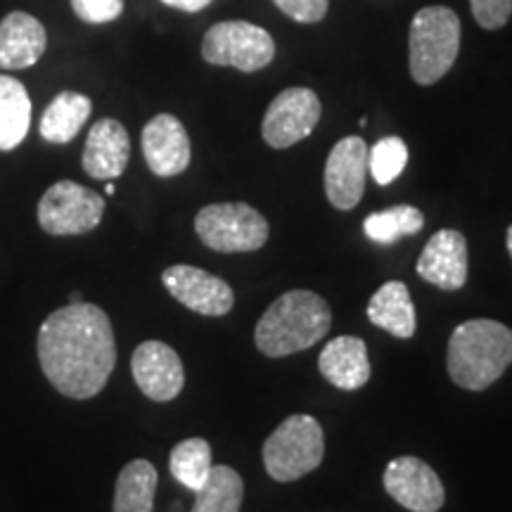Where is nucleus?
Listing matches in <instances>:
<instances>
[{
  "mask_svg": "<svg viewBox=\"0 0 512 512\" xmlns=\"http://www.w3.org/2000/svg\"><path fill=\"white\" fill-rule=\"evenodd\" d=\"M38 363L69 399H93L117 366L112 320L100 306L79 302L55 309L38 328Z\"/></svg>",
  "mask_w": 512,
  "mask_h": 512,
  "instance_id": "f257e3e1",
  "label": "nucleus"
},
{
  "mask_svg": "<svg viewBox=\"0 0 512 512\" xmlns=\"http://www.w3.org/2000/svg\"><path fill=\"white\" fill-rule=\"evenodd\" d=\"M512 363V330L491 318L460 323L448 339L446 366L451 380L467 392H484Z\"/></svg>",
  "mask_w": 512,
  "mask_h": 512,
  "instance_id": "f03ea898",
  "label": "nucleus"
},
{
  "mask_svg": "<svg viewBox=\"0 0 512 512\" xmlns=\"http://www.w3.org/2000/svg\"><path fill=\"white\" fill-rule=\"evenodd\" d=\"M332 323L330 306L311 290L280 294L259 318L254 342L268 358H283L311 349L328 335Z\"/></svg>",
  "mask_w": 512,
  "mask_h": 512,
  "instance_id": "7ed1b4c3",
  "label": "nucleus"
},
{
  "mask_svg": "<svg viewBox=\"0 0 512 512\" xmlns=\"http://www.w3.org/2000/svg\"><path fill=\"white\" fill-rule=\"evenodd\" d=\"M460 19L446 5H430L413 17L408 31V64L418 86L444 79L460 53Z\"/></svg>",
  "mask_w": 512,
  "mask_h": 512,
  "instance_id": "20e7f679",
  "label": "nucleus"
},
{
  "mask_svg": "<svg viewBox=\"0 0 512 512\" xmlns=\"http://www.w3.org/2000/svg\"><path fill=\"white\" fill-rule=\"evenodd\" d=\"M325 456L323 427L311 415H290L264 441V467L275 482H297Z\"/></svg>",
  "mask_w": 512,
  "mask_h": 512,
  "instance_id": "39448f33",
  "label": "nucleus"
},
{
  "mask_svg": "<svg viewBox=\"0 0 512 512\" xmlns=\"http://www.w3.org/2000/svg\"><path fill=\"white\" fill-rule=\"evenodd\" d=\"M195 233L204 247L223 254L256 252L266 245L268 221L245 202L207 204L195 216Z\"/></svg>",
  "mask_w": 512,
  "mask_h": 512,
  "instance_id": "423d86ee",
  "label": "nucleus"
},
{
  "mask_svg": "<svg viewBox=\"0 0 512 512\" xmlns=\"http://www.w3.org/2000/svg\"><path fill=\"white\" fill-rule=\"evenodd\" d=\"M202 57L214 67H233L238 72L254 74L273 62L275 41L256 24L230 19L214 24L204 34Z\"/></svg>",
  "mask_w": 512,
  "mask_h": 512,
  "instance_id": "0eeeda50",
  "label": "nucleus"
},
{
  "mask_svg": "<svg viewBox=\"0 0 512 512\" xmlns=\"http://www.w3.org/2000/svg\"><path fill=\"white\" fill-rule=\"evenodd\" d=\"M38 226L48 235H86L100 226L105 197L74 181H57L38 202Z\"/></svg>",
  "mask_w": 512,
  "mask_h": 512,
  "instance_id": "6e6552de",
  "label": "nucleus"
},
{
  "mask_svg": "<svg viewBox=\"0 0 512 512\" xmlns=\"http://www.w3.org/2000/svg\"><path fill=\"white\" fill-rule=\"evenodd\" d=\"M320 112L323 107L311 88H287L268 105L261 136L273 150H285L311 136L320 121Z\"/></svg>",
  "mask_w": 512,
  "mask_h": 512,
  "instance_id": "1a4fd4ad",
  "label": "nucleus"
},
{
  "mask_svg": "<svg viewBox=\"0 0 512 512\" xmlns=\"http://www.w3.org/2000/svg\"><path fill=\"white\" fill-rule=\"evenodd\" d=\"M384 491L401 508L411 512H439L444 508L446 489L437 472L425 460L413 456L394 458L384 467Z\"/></svg>",
  "mask_w": 512,
  "mask_h": 512,
  "instance_id": "9d476101",
  "label": "nucleus"
},
{
  "mask_svg": "<svg viewBox=\"0 0 512 512\" xmlns=\"http://www.w3.org/2000/svg\"><path fill=\"white\" fill-rule=\"evenodd\" d=\"M162 283L176 302L200 316L219 318L233 311L235 294L226 280L219 275L202 271L197 266L176 264L162 273Z\"/></svg>",
  "mask_w": 512,
  "mask_h": 512,
  "instance_id": "9b49d317",
  "label": "nucleus"
},
{
  "mask_svg": "<svg viewBox=\"0 0 512 512\" xmlns=\"http://www.w3.org/2000/svg\"><path fill=\"white\" fill-rule=\"evenodd\" d=\"M368 145L358 136H347L332 147L325 162V195L339 211H351L366 192Z\"/></svg>",
  "mask_w": 512,
  "mask_h": 512,
  "instance_id": "f8f14e48",
  "label": "nucleus"
},
{
  "mask_svg": "<svg viewBox=\"0 0 512 512\" xmlns=\"http://www.w3.org/2000/svg\"><path fill=\"white\" fill-rule=\"evenodd\" d=\"M131 373L147 399L166 403L183 392L185 370L181 356L159 339L138 344L131 358Z\"/></svg>",
  "mask_w": 512,
  "mask_h": 512,
  "instance_id": "ddd939ff",
  "label": "nucleus"
},
{
  "mask_svg": "<svg viewBox=\"0 0 512 512\" xmlns=\"http://www.w3.org/2000/svg\"><path fill=\"white\" fill-rule=\"evenodd\" d=\"M140 143L147 169L159 178L178 176L190 166V136L174 114H157L147 121Z\"/></svg>",
  "mask_w": 512,
  "mask_h": 512,
  "instance_id": "4468645a",
  "label": "nucleus"
},
{
  "mask_svg": "<svg viewBox=\"0 0 512 512\" xmlns=\"http://www.w3.org/2000/svg\"><path fill=\"white\" fill-rule=\"evenodd\" d=\"M418 275L439 290L453 292L467 283V240L458 230L434 233L418 259Z\"/></svg>",
  "mask_w": 512,
  "mask_h": 512,
  "instance_id": "2eb2a0df",
  "label": "nucleus"
},
{
  "mask_svg": "<svg viewBox=\"0 0 512 512\" xmlns=\"http://www.w3.org/2000/svg\"><path fill=\"white\" fill-rule=\"evenodd\" d=\"M131 159V138L117 119L95 121L83 147V171L95 181H114L126 171Z\"/></svg>",
  "mask_w": 512,
  "mask_h": 512,
  "instance_id": "dca6fc26",
  "label": "nucleus"
},
{
  "mask_svg": "<svg viewBox=\"0 0 512 512\" xmlns=\"http://www.w3.org/2000/svg\"><path fill=\"white\" fill-rule=\"evenodd\" d=\"M48 48L46 27L29 12L15 10L0 19V69L22 72L34 67Z\"/></svg>",
  "mask_w": 512,
  "mask_h": 512,
  "instance_id": "f3484780",
  "label": "nucleus"
},
{
  "mask_svg": "<svg viewBox=\"0 0 512 512\" xmlns=\"http://www.w3.org/2000/svg\"><path fill=\"white\" fill-rule=\"evenodd\" d=\"M320 375L328 380L332 387L354 392L361 389L370 380V361L368 347L361 337L339 335L330 339L320 351L318 358Z\"/></svg>",
  "mask_w": 512,
  "mask_h": 512,
  "instance_id": "a211bd4d",
  "label": "nucleus"
},
{
  "mask_svg": "<svg viewBox=\"0 0 512 512\" xmlns=\"http://www.w3.org/2000/svg\"><path fill=\"white\" fill-rule=\"evenodd\" d=\"M368 320L389 335L399 339H411L418 330L415 304L406 283L389 280L377 290L368 302Z\"/></svg>",
  "mask_w": 512,
  "mask_h": 512,
  "instance_id": "6ab92c4d",
  "label": "nucleus"
},
{
  "mask_svg": "<svg viewBox=\"0 0 512 512\" xmlns=\"http://www.w3.org/2000/svg\"><path fill=\"white\" fill-rule=\"evenodd\" d=\"M93 112V102L88 95L74 93V91H62L57 93L50 105L46 107L41 117V131L43 140L53 145H67L79 136V131L86 124L88 117Z\"/></svg>",
  "mask_w": 512,
  "mask_h": 512,
  "instance_id": "aec40b11",
  "label": "nucleus"
},
{
  "mask_svg": "<svg viewBox=\"0 0 512 512\" xmlns=\"http://www.w3.org/2000/svg\"><path fill=\"white\" fill-rule=\"evenodd\" d=\"M159 475L155 465L145 458H136L124 465L114 486V512H152L155 510Z\"/></svg>",
  "mask_w": 512,
  "mask_h": 512,
  "instance_id": "412c9836",
  "label": "nucleus"
},
{
  "mask_svg": "<svg viewBox=\"0 0 512 512\" xmlns=\"http://www.w3.org/2000/svg\"><path fill=\"white\" fill-rule=\"evenodd\" d=\"M31 126V98L22 81L0 76V152L24 143Z\"/></svg>",
  "mask_w": 512,
  "mask_h": 512,
  "instance_id": "4be33fe9",
  "label": "nucleus"
},
{
  "mask_svg": "<svg viewBox=\"0 0 512 512\" xmlns=\"http://www.w3.org/2000/svg\"><path fill=\"white\" fill-rule=\"evenodd\" d=\"M242 498L245 482L240 472L228 465H214L202 489L195 491V505L190 512H240Z\"/></svg>",
  "mask_w": 512,
  "mask_h": 512,
  "instance_id": "5701e85b",
  "label": "nucleus"
},
{
  "mask_svg": "<svg viewBox=\"0 0 512 512\" xmlns=\"http://www.w3.org/2000/svg\"><path fill=\"white\" fill-rule=\"evenodd\" d=\"M425 226V216L413 204H396L384 211H375L363 221V233L377 245H394L406 235L420 233Z\"/></svg>",
  "mask_w": 512,
  "mask_h": 512,
  "instance_id": "b1692460",
  "label": "nucleus"
},
{
  "mask_svg": "<svg viewBox=\"0 0 512 512\" xmlns=\"http://www.w3.org/2000/svg\"><path fill=\"white\" fill-rule=\"evenodd\" d=\"M214 460H211V446L207 439L190 437L183 439L181 444L174 446L169 456V470L178 484L185 489L197 491L207 482Z\"/></svg>",
  "mask_w": 512,
  "mask_h": 512,
  "instance_id": "393cba45",
  "label": "nucleus"
},
{
  "mask_svg": "<svg viewBox=\"0 0 512 512\" xmlns=\"http://www.w3.org/2000/svg\"><path fill=\"white\" fill-rule=\"evenodd\" d=\"M408 164V145L401 138L389 136L368 147V171L377 185H389L403 174Z\"/></svg>",
  "mask_w": 512,
  "mask_h": 512,
  "instance_id": "a878e982",
  "label": "nucleus"
},
{
  "mask_svg": "<svg viewBox=\"0 0 512 512\" xmlns=\"http://www.w3.org/2000/svg\"><path fill=\"white\" fill-rule=\"evenodd\" d=\"M472 17L486 31H498L510 22L512 0H470Z\"/></svg>",
  "mask_w": 512,
  "mask_h": 512,
  "instance_id": "bb28decb",
  "label": "nucleus"
},
{
  "mask_svg": "<svg viewBox=\"0 0 512 512\" xmlns=\"http://www.w3.org/2000/svg\"><path fill=\"white\" fill-rule=\"evenodd\" d=\"M74 15L88 24H107L121 17L124 0H69Z\"/></svg>",
  "mask_w": 512,
  "mask_h": 512,
  "instance_id": "cd10ccee",
  "label": "nucleus"
},
{
  "mask_svg": "<svg viewBox=\"0 0 512 512\" xmlns=\"http://www.w3.org/2000/svg\"><path fill=\"white\" fill-rule=\"evenodd\" d=\"M275 8L299 24H316L328 15L330 0H273Z\"/></svg>",
  "mask_w": 512,
  "mask_h": 512,
  "instance_id": "c85d7f7f",
  "label": "nucleus"
},
{
  "mask_svg": "<svg viewBox=\"0 0 512 512\" xmlns=\"http://www.w3.org/2000/svg\"><path fill=\"white\" fill-rule=\"evenodd\" d=\"M162 3L181 12H200L204 8H209L214 0H162Z\"/></svg>",
  "mask_w": 512,
  "mask_h": 512,
  "instance_id": "c756f323",
  "label": "nucleus"
},
{
  "mask_svg": "<svg viewBox=\"0 0 512 512\" xmlns=\"http://www.w3.org/2000/svg\"><path fill=\"white\" fill-rule=\"evenodd\" d=\"M79 302H83L81 292H72V294H69V304H79Z\"/></svg>",
  "mask_w": 512,
  "mask_h": 512,
  "instance_id": "7c9ffc66",
  "label": "nucleus"
},
{
  "mask_svg": "<svg viewBox=\"0 0 512 512\" xmlns=\"http://www.w3.org/2000/svg\"><path fill=\"white\" fill-rule=\"evenodd\" d=\"M505 242H508V252H510V259H512V226L508 228V235H505Z\"/></svg>",
  "mask_w": 512,
  "mask_h": 512,
  "instance_id": "2f4dec72",
  "label": "nucleus"
},
{
  "mask_svg": "<svg viewBox=\"0 0 512 512\" xmlns=\"http://www.w3.org/2000/svg\"><path fill=\"white\" fill-rule=\"evenodd\" d=\"M105 192H107V195H114V185H112V183H107V188H105Z\"/></svg>",
  "mask_w": 512,
  "mask_h": 512,
  "instance_id": "473e14b6",
  "label": "nucleus"
}]
</instances>
